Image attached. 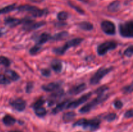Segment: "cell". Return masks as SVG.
<instances>
[{
	"mask_svg": "<svg viewBox=\"0 0 133 132\" xmlns=\"http://www.w3.org/2000/svg\"><path fill=\"white\" fill-rule=\"evenodd\" d=\"M101 124V120L99 119H94L91 120H87L86 119H79L74 124V126L83 127V129H88L90 131H94L98 129Z\"/></svg>",
	"mask_w": 133,
	"mask_h": 132,
	"instance_id": "6da1fadb",
	"label": "cell"
},
{
	"mask_svg": "<svg viewBox=\"0 0 133 132\" xmlns=\"http://www.w3.org/2000/svg\"><path fill=\"white\" fill-rule=\"evenodd\" d=\"M17 10L19 12H27L31 14L32 16L35 18H39L45 15L48 13L47 9H41L35 6H32L30 5H20L17 8Z\"/></svg>",
	"mask_w": 133,
	"mask_h": 132,
	"instance_id": "7a4b0ae2",
	"label": "cell"
},
{
	"mask_svg": "<svg viewBox=\"0 0 133 132\" xmlns=\"http://www.w3.org/2000/svg\"><path fill=\"white\" fill-rule=\"evenodd\" d=\"M97 95H98L97 97H96V98L92 100L90 102L87 104L82 108H81L79 109V112L81 113H88L92 109L94 108L95 107H96L99 104H100L101 103L103 102L104 101L106 100L107 98H108V95L107 94H105V93L97 94Z\"/></svg>",
	"mask_w": 133,
	"mask_h": 132,
	"instance_id": "3957f363",
	"label": "cell"
},
{
	"mask_svg": "<svg viewBox=\"0 0 133 132\" xmlns=\"http://www.w3.org/2000/svg\"><path fill=\"white\" fill-rule=\"evenodd\" d=\"M83 39L80 38H77L72 39V40L67 41L62 47H60L53 49V51L56 54H58V55H63L67 51L68 49L71 47H73L79 45L83 41Z\"/></svg>",
	"mask_w": 133,
	"mask_h": 132,
	"instance_id": "277c9868",
	"label": "cell"
},
{
	"mask_svg": "<svg viewBox=\"0 0 133 132\" xmlns=\"http://www.w3.org/2000/svg\"><path fill=\"white\" fill-rule=\"evenodd\" d=\"M45 23L44 21L35 22L30 18H25L22 19L23 28L25 31H33L43 27Z\"/></svg>",
	"mask_w": 133,
	"mask_h": 132,
	"instance_id": "5b68a950",
	"label": "cell"
},
{
	"mask_svg": "<svg viewBox=\"0 0 133 132\" xmlns=\"http://www.w3.org/2000/svg\"><path fill=\"white\" fill-rule=\"evenodd\" d=\"M113 69L112 67H102V68L99 69L96 73L94 75L90 78V82L92 85H96V84H99V82L101 81V79L104 77L106 75L110 72L112 69Z\"/></svg>",
	"mask_w": 133,
	"mask_h": 132,
	"instance_id": "8992f818",
	"label": "cell"
},
{
	"mask_svg": "<svg viewBox=\"0 0 133 132\" xmlns=\"http://www.w3.org/2000/svg\"><path fill=\"white\" fill-rule=\"evenodd\" d=\"M119 33L124 38H132L133 35V21L132 20L119 25Z\"/></svg>",
	"mask_w": 133,
	"mask_h": 132,
	"instance_id": "52a82bcc",
	"label": "cell"
},
{
	"mask_svg": "<svg viewBox=\"0 0 133 132\" xmlns=\"http://www.w3.org/2000/svg\"><path fill=\"white\" fill-rule=\"evenodd\" d=\"M117 47V43L114 41H108L100 44L97 47V53L99 55L103 56L109 50H114Z\"/></svg>",
	"mask_w": 133,
	"mask_h": 132,
	"instance_id": "ba28073f",
	"label": "cell"
},
{
	"mask_svg": "<svg viewBox=\"0 0 133 132\" xmlns=\"http://www.w3.org/2000/svg\"><path fill=\"white\" fill-rule=\"evenodd\" d=\"M101 27L106 34L114 35L116 33V27L114 23L110 21L105 20L101 22Z\"/></svg>",
	"mask_w": 133,
	"mask_h": 132,
	"instance_id": "9c48e42d",
	"label": "cell"
},
{
	"mask_svg": "<svg viewBox=\"0 0 133 132\" xmlns=\"http://www.w3.org/2000/svg\"><path fill=\"white\" fill-rule=\"evenodd\" d=\"M92 94V93L91 92L90 93H87V94H84V95L82 96L81 97H80L79 98L77 99L76 100L72 101V102H70L69 104H68L67 109H74L77 107L78 106H79L80 105H81L82 104L84 103V102H87L90 98L91 95Z\"/></svg>",
	"mask_w": 133,
	"mask_h": 132,
	"instance_id": "30bf717a",
	"label": "cell"
},
{
	"mask_svg": "<svg viewBox=\"0 0 133 132\" xmlns=\"http://www.w3.org/2000/svg\"><path fill=\"white\" fill-rule=\"evenodd\" d=\"M10 104L12 107L18 111H23L25 109L26 102L22 98H18L12 100L10 102Z\"/></svg>",
	"mask_w": 133,
	"mask_h": 132,
	"instance_id": "8fae6325",
	"label": "cell"
},
{
	"mask_svg": "<svg viewBox=\"0 0 133 132\" xmlns=\"http://www.w3.org/2000/svg\"><path fill=\"white\" fill-rule=\"evenodd\" d=\"M64 94V90L63 89H57L55 92L52 93L49 97L48 100V106H51L54 105L58 100L61 98V97Z\"/></svg>",
	"mask_w": 133,
	"mask_h": 132,
	"instance_id": "7c38bea8",
	"label": "cell"
},
{
	"mask_svg": "<svg viewBox=\"0 0 133 132\" xmlns=\"http://www.w3.org/2000/svg\"><path fill=\"white\" fill-rule=\"evenodd\" d=\"M86 87V84L84 83L83 84H79V85H76V86L73 87L71 89H70L68 91V93L71 95H75V94H78L79 93H81V92H83V91L85 90Z\"/></svg>",
	"mask_w": 133,
	"mask_h": 132,
	"instance_id": "4fadbf2b",
	"label": "cell"
},
{
	"mask_svg": "<svg viewBox=\"0 0 133 132\" xmlns=\"http://www.w3.org/2000/svg\"><path fill=\"white\" fill-rule=\"evenodd\" d=\"M5 23L6 25L9 26L10 27H14L22 23V21L20 19L18 18H11V17H8L5 19Z\"/></svg>",
	"mask_w": 133,
	"mask_h": 132,
	"instance_id": "5bb4252c",
	"label": "cell"
},
{
	"mask_svg": "<svg viewBox=\"0 0 133 132\" xmlns=\"http://www.w3.org/2000/svg\"><path fill=\"white\" fill-rule=\"evenodd\" d=\"M60 84L58 82H51L46 85H42V88L44 91L47 92H51L55 90H57L59 88Z\"/></svg>",
	"mask_w": 133,
	"mask_h": 132,
	"instance_id": "9a60e30c",
	"label": "cell"
},
{
	"mask_svg": "<svg viewBox=\"0 0 133 132\" xmlns=\"http://www.w3.org/2000/svg\"><path fill=\"white\" fill-rule=\"evenodd\" d=\"M51 39V36L49 34L46 33H42L40 34V36L38 38L37 40H36V44L38 45H40L42 46V45L45 43H46L47 41H48L49 40H50Z\"/></svg>",
	"mask_w": 133,
	"mask_h": 132,
	"instance_id": "2e32d148",
	"label": "cell"
},
{
	"mask_svg": "<svg viewBox=\"0 0 133 132\" xmlns=\"http://www.w3.org/2000/svg\"><path fill=\"white\" fill-rule=\"evenodd\" d=\"M5 75L7 78L12 80V81H17L19 79V76L16 72L10 69H6L5 71Z\"/></svg>",
	"mask_w": 133,
	"mask_h": 132,
	"instance_id": "e0dca14e",
	"label": "cell"
},
{
	"mask_svg": "<svg viewBox=\"0 0 133 132\" xmlns=\"http://www.w3.org/2000/svg\"><path fill=\"white\" fill-rule=\"evenodd\" d=\"M70 102V100H66L64 102H62L61 103H59L53 109L52 113L53 114H57L60 112V111H63L65 109H67L68 104Z\"/></svg>",
	"mask_w": 133,
	"mask_h": 132,
	"instance_id": "ac0fdd59",
	"label": "cell"
},
{
	"mask_svg": "<svg viewBox=\"0 0 133 132\" xmlns=\"http://www.w3.org/2000/svg\"><path fill=\"white\" fill-rule=\"evenodd\" d=\"M68 35L69 34L67 31H62V32L56 34L54 36H51V40H53V41H61V40H65L68 36Z\"/></svg>",
	"mask_w": 133,
	"mask_h": 132,
	"instance_id": "d6986e66",
	"label": "cell"
},
{
	"mask_svg": "<svg viewBox=\"0 0 133 132\" xmlns=\"http://www.w3.org/2000/svg\"><path fill=\"white\" fill-rule=\"evenodd\" d=\"M121 3L119 1H114L108 6V10L111 12H116L120 9Z\"/></svg>",
	"mask_w": 133,
	"mask_h": 132,
	"instance_id": "ffe728a7",
	"label": "cell"
},
{
	"mask_svg": "<svg viewBox=\"0 0 133 132\" xmlns=\"http://www.w3.org/2000/svg\"><path fill=\"white\" fill-rule=\"evenodd\" d=\"M51 68L56 72H61L62 69V63L58 60H54L51 63Z\"/></svg>",
	"mask_w": 133,
	"mask_h": 132,
	"instance_id": "44dd1931",
	"label": "cell"
},
{
	"mask_svg": "<svg viewBox=\"0 0 133 132\" xmlns=\"http://www.w3.org/2000/svg\"><path fill=\"white\" fill-rule=\"evenodd\" d=\"M16 122V120L14 117L10 116L9 115H6L3 118V122L5 125L7 126H10L14 125Z\"/></svg>",
	"mask_w": 133,
	"mask_h": 132,
	"instance_id": "7402d4cb",
	"label": "cell"
},
{
	"mask_svg": "<svg viewBox=\"0 0 133 132\" xmlns=\"http://www.w3.org/2000/svg\"><path fill=\"white\" fill-rule=\"evenodd\" d=\"M76 114L73 111H70V112H67L66 113L64 114L63 116H62V119H63L64 122L66 123H68L72 121L74 119H75Z\"/></svg>",
	"mask_w": 133,
	"mask_h": 132,
	"instance_id": "603a6c76",
	"label": "cell"
},
{
	"mask_svg": "<svg viewBox=\"0 0 133 132\" xmlns=\"http://www.w3.org/2000/svg\"><path fill=\"white\" fill-rule=\"evenodd\" d=\"M79 27L84 31H91L93 29V25L88 21L81 22L79 24Z\"/></svg>",
	"mask_w": 133,
	"mask_h": 132,
	"instance_id": "cb8c5ba5",
	"label": "cell"
},
{
	"mask_svg": "<svg viewBox=\"0 0 133 132\" xmlns=\"http://www.w3.org/2000/svg\"><path fill=\"white\" fill-rule=\"evenodd\" d=\"M16 9V5L15 3L12 4V5H10L9 6H6L5 7L3 8V9H0V14L9 13L10 12Z\"/></svg>",
	"mask_w": 133,
	"mask_h": 132,
	"instance_id": "d4e9b609",
	"label": "cell"
},
{
	"mask_svg": "<svg viewBox=\"0 0 133 132\" xmlns=\"http://www.w3.org/2000/svg\"><path fill=\"white\" fill-rule=\"evenodd\" d=\"M34 110H35V113L36 116H39V117H43L47 114L46 109L44 107H43L42 106L38 107V108L34 109Z\"/></svg>",
	"mask_w": 133,
	"mask_h": 132,
	"instance_id": "484cf974",
	"label": "cell"
},
{
	"mask_svg": "<svg viewBox=\"0 0 133 132\" xmlns=\"http://www.w3.org/2000/svg\"><path fill=\"white\" fill-rule=\"evenodd\" d=\"M44 104H45V100H44L42 97H41V98H39L38 100H36V102L32 105V107L33 109L38 108V107H42Z\"/></svg>",
	"mask_w": 133,
	"mask_h": 132,
	"instance_id": "4316f807",
	"label": "cell"
},
{
	"mask_svg": "<svg viewBox=\"0 0 133 132\" xmlns=\"http://www.w3.org/2000/svg\"><path fill=\"white\" fill-rule=\"evenodd\" d=\"M42 49V45H38V44H36L35 46L32 47L31 49L29 50V53L31 54V55H35V54H37Z\"/></svg>",
	"mask_w": 133,
	"mask_h": 132,
	"instance_id": "83f0119b",
	"label": "cell"
},
{
	"mask_svg": "<svg viewBox=\"0 0 133 132\" xmlns=\"http://www.w3.org/2000/svg\"><path fill=\"white\" fill-rule=\"evenodd\" d=\"M68 18V13L65 11H61L57 14V18L60 21H64Z\"/></svg>",
	"mask_w": 133,
	"mask_h": 132,
	"instance_id": "f1b7e54d",
	"label": "cell"
},
{
	"mask_svg": "<svg viewBox=\"0 0 133 132\" xmlns=\"http://www.w3.org/2000/svg\"><path fill=\"white\" fill-rule=\"evenodd\" d=\"M0 65L5 66V67H9L10 65V62L7 58L5 56H0Z\"/></svg>",
	"mask_w": 133,
	"mask_h": 132,
	"instance_id": "f546056e",
	"label": "cell"
},
{
	"mask_svg": "<svg viewBox=\"0 0 133 132\" xmlns=\"http://www.w3.org/2000/svg\"><path fill=\"white\" fill-rule=\"evenodd\" d=\"M68 3L69 6H70V7L73 8V9H74V10H76L77 12H79V14H84V11L83 10V9H81V8H80L79 6H77V5H75L74 3H72L71 2H70V1H68Z\"/></svg>",
	"mask_w": 133,
	"mask_h": 132,
	"instance_id": "4dcf8cb0",
	"label": "cell"
},
{
	"mask_svg": "<svg viewBox=\"0 0 133 132\" xmlns=\"http://www.w3.org/2000/svg\"><path fill=\"white\" fill-rule=\"evenodd\" d=\"M116 114L114 113H109L108 114V115H107L106 116L104 117V119L108 122H112L116 119Z\"/></svg>",
	"mask_w": 133,
	"mask_h": 132,
	"instance_id": "1f68e13d",
	"label": "cell"
},
{
	"mask_svg": "<svg viewBox=\"0 0 133 132\" xmlns=\"http://www.w3.org/2000/svg\"><path fill=\"white\" fill-rule=\"evenodd\" d=\"M10 83V80L6 77V76L0 74V84L2 85H8Z\"/></svg>",
	"mask_w": 133,
	"mask_h": 132,
	"instance_id": "d6a6232c",
	"label": "cell"
},
{
	"mask_svg": "<svg viewBox=\"0 0 133 132\" xmlns=\"http://www.w3.org/2000/svg\"><path fill=\"white\" fill-rule=\"evenodd\" d=\"M133 54V45H130L124 52V54L127 57H131Z\"/></svg>",
	"mask_w": 133,
	"mask_h": 132,
	"instance_id": "836d02e7",
	"label": "cell"
},
{
	"mask_svg": "<svg viewBox=\"0 0 133 132\" xmlns=\"http://www.w3.org/2000/svg\"><path fill=\"white\" fill-rule=\"evenodd\" d=\"M108 89H109V88L106 86L100 87L99 88H98V89L96 91V92H95V93H97V94H103V93H105V92L106 91H107Z\"/></svg>",
	"mask_w": 133,
	"mask_h": 132,
	"instance_id": "e575fe53",
	"label": "cell"
},
{
	"mask_svg": "<svg viewBox=\"0 0 133 132\" xmlns=\"http://www.w3.org/2000/svg\"><path fill=\"white\" fill-rule=\"evenodd\" d=\"M122 91L124 93H131L132 91V84L128 85V86H125L122 89Z\"/></svg>",
	"mask_w": 133,
	"mask_h": 132,
	"instance_id": "d590c367",
	"label": "cell"
},
{
	"mask_svg": "<svg viewBox=\"0 0 133 132\" xmlns=\"http://www.w3.org/2000/svg\"><path fill=\"white\" fill-rule=\"evenodd\" d=\"M41 73L43 76H45V77H48L51 75V71L49 69H43L41 70Z\"/></svg>",
	"mask_w": 133,
	"mask_h": 132,
	"instance_id": "8d00e7d4",
	"label": "cell"
},
{
	"mask_svg": "<svg viewBox=\"0 0 133 132\" xmlns=\"http://www.w3.org/2000/svg\"><path fill=\"white\" fill-rule=\"evenodd\" d=\"M32 88H33V83L31 82H28L27 87H26V91H27V93H31Z\"/></svg>",
	"mask_w": 133,
	"mask_h": 132,
	"instance_id": "74e56055",
	"label": "cell"
},
{
	"mask_svg": "<svg viewBox=\"0 0 133 132\" xmlns=\"http://www.w3.org/2000/svg\"><path fill=\"white\" fill-rule=\"evenodd\" d=\"M132 116H133V113H132V109L128 110V111H127L125 113L124 116L125 118H128V119H130V118H132Z\"/></svg>",
	"mask_w": 133,
	"mask_h": 132,
	"instance_id": "f35d334b",
	"label": "cell"
},
{
	"mask_svg": "<svg viewBox=\"0 0 133 132\" xmlns=\"http://www.w3.org/2000/svg\"><path fill=\"white\" fill-rule=\"evenodd\" d=\"M114 106H115L116 108L119 109H121L122 107H123V103H122V101L116 100L115 102H114Z\"/></svg>",
	"mask_w": 133,
	"mask_h": 132,
	"instance_id": "ab89813d",
	"label": "cell"
},
{
	"mask_svg": "<svg viewBox=\"0 0 133 132\" xmlns=\"http://www.w3.org/2000/svg\"><path fill=\"white\" fill-rule=\"evenodd\" d=\"M31 1V2H33V3H41L42 1H44V0H29Z\"/></svg>",
	"mask_w": 133,
	"mask_h": 132,
	"instance_id": "60d3db41",
	"label": "cell"
},
{
	"mask_svg": "<svg viewBox=\"0 0 133 132\" xmlns=\"http://www.w3.org/2000/svg\"><path fill=\"white\" fill-rule=\"evenodd\" d=\"M79 1H82V2H84V3H86V2H87V1H88V0H79Z\"/></svg>",
	"mask_w": 133,
	"mask_h": 132,
	"instance_id": "b9f144b4",
	"label": "cell"
},
{
	"mask_svg": "<svg viewBox=\"0 0 133 132\" xmlns=\"http://www.w3.org/2000/svg\"><path fill=\"white\" fill-rule=\"evenodd\" d=\"M9 132H21V131H9Z\"/></svg>",
	"mask_w": 133,
	"mask_h": 132,
	"instance_id": "7bdbcfd3",
	"label": "cell"
},
{
	"mask_svg": "<svg viewBox=\"0 0 133 132\" xmlns=\"http://www.w3.org/2000/svg\"><path fill=\"white\" fill-rule=\"evenodd\" d=\"M3 32H1V31H0V36H2V35H3Z\"/></svg>",
	"mask_w": 133,
	"mask_h": 132,
	"instance_id": "ee69618b",
	"label": "cell"
},
{
	"mask_svg": "<svg viewBox=\"0 0 133 132\" xmlns=\"http://www.w3.org/2000/svg\"><path fill=\"white\" fill-rule=\"evenodd\" d=\"M79 132H80V131H79Z\"/></svg>",
	"mask_w": 133,
	"mask_h": 132,
	"instance_id": "f6af8a7d",
	"label": "cell"
}]
</instances>
